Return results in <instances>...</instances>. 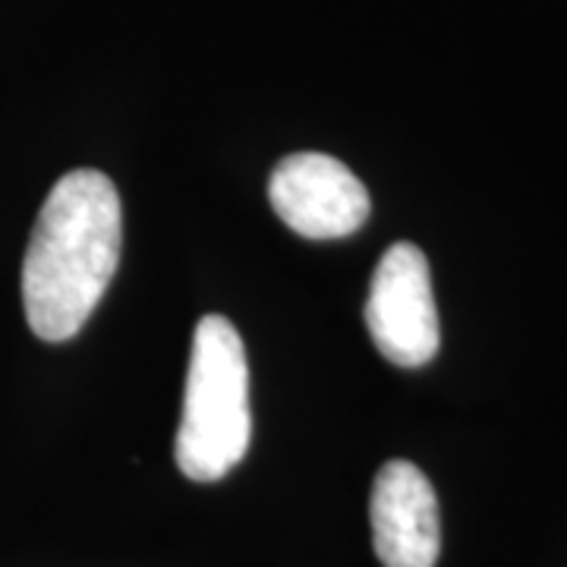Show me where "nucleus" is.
I'll use <instances>...</instances> for the list:
<instances>
[{
  "mask_svg": "<svg viewBox=\"0 0 567 567\" xmlns=\"http://www.w3.org/2000/svg\"><path fill=\"white\" fill-rule=\"evenodd\" d=\"M369 520L382 565L435 567L442 551L439 498L420 466L391 461L379 470L369 502Z\"/></svg>",
  "mask_w": 567,
  "mask_h": 567,
  "instance_id": "5",
  "label": "nucleus"
},
{
  "mask_svg": "<svg viewBox=\"0 0 567 567\" xmlns=\"http://www.w3.org/2000/svg\"><path fill=\"white\" fill-rule=\"evenodd\" d=\"M252 439L249 363L240 331L224 316L196 324L177 429V466L193 483H218L240 464Z\"/></svg>",
  "mask_w": 567,
  "mask_h": 567,
  "instance_id": "2",
  "label": "nucleus"
},
{
  "mask_svg": "<svg viewBox=\"0 0 567 567\" xmlns=\"http://www.w3.org/2000/svg\"><path fill=\"white\" fill-rule=\"evenodd\" d=\"M123 208L107 174H63L41 205L22 262L29 328L48 344L76 338L121 262Z\"/></svg>",
  "mask_w": 567,
  "mask_h": 567,
  "instance_id": "1",
  "label": "nucleus"
},
{
  "mask_svg": "<svg viewBox=\"0 0 567 567\" xmlns=\"http://www.w3.org/2000/svg\"><path fill=\"white\" fill-rule=\"evenodd\" d=\"M268 203L306 240H341L369 218V193L360 177L322 152L287 155L268 181Z\"/></svg>",
  "mask_w": 567,
  "mask_h": 567,
  "instance_id": "4",
  "label": "nucleus"
},
{
  "mask_svg": "<svg viewBox=\"0 0 567 567\" xmlns=\"http://www.w3.org/2000/svg\"><path fill=\"white\" fill-rule=\"evenodd\" d=\"M365 328L379 353L401 369H420L439 353V309L420 246L394 244L379 259L365 297Z\"/></svg>",
  "mask_w": 567,
  "mask_h": 567,
  "instance_id": "3",
  "label": "nucleus"
}]
</instances>
